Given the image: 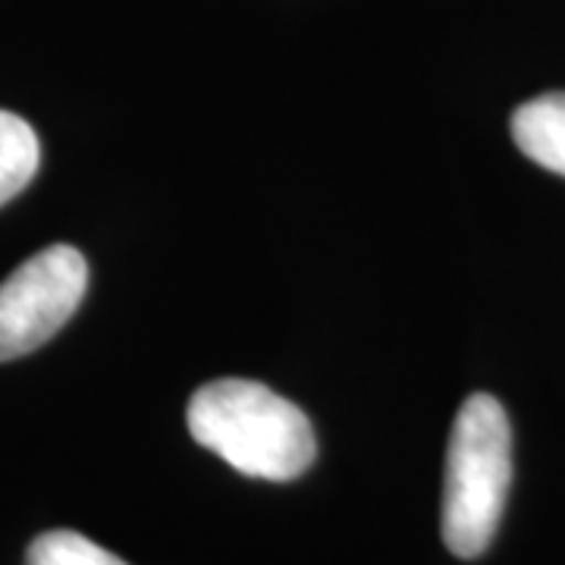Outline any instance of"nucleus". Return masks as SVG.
I'll return each mask as SVG.
<instances>
[{
  "label": "nucleus",
  "mask_w": 565,
  "mask_h": 565,
  "mask_svg": "<svg viewBox=\"0 0 565 565\" xmlns=\"http://www.w3.org/2000/svg\"><path fill=\"white\" fill-rule=\"evenodd\" d=\"M512 139L527 161L565 177V92H550L512 114Z\"/></svg>",
  "instance_id": "obj_4"
},
{
  "label": "nucleus",
  "mask_w": 565,
  "mask_h": 565,
  "mask_svg": "<svg viewBox=\"0 0 565 565\" xmlns=\"http://www.w3.org/2000/svg\"><path fill=\"white\" fill-rule=\"evenodd\" d=\"M41 145L29 122L0 110V204L17 199L39 173Z\"/></svg>",
  "instance_id": "obj_5"
},
{
  "label": "nucleus",
  "mask_w": 565,
  "mask_h": 565,
  "mask_svg": "<svg viewBox=\"0 0 565 565\" xmlns=\"http://www.w3.org/2000/svg\"><path fill=\"white\" fill-rule=\"evenodd\" d=\"M192 440L239 475L262 481H292L318 456L315 427L299 405L258 381H211L189 399Z\"/></svg>",
  "instance_id": "obj_1"
},
{
  "label": "nucleus",
  "mask_w": 565,
  "mask_h": 565,
  "mask_svg": "<svg viewBox=\"0 0 565 565\" xmlns=\"http://www.w3.org/2000/svg\"><path fill=\"white\" fill-rule=\"evenodd\" d=\"M88 264L73 245H51L0 282V362L35 352L79 308Z\"/></svg>",
  "instance_id": "obj_3"
},
{
  "label": "nucleus",
  "mask_w": 565,
  "mask_h": 565,
  "mask_svg": "<svg viewBox=\"0 0 565 565\" xmlns=\"http://www.w3.org/2000/svg\"><path fill=\"white\" fill-rule=\"evenodd\" d=\"M25 565H126L120 556L107 553L104 546L88 541L79 531H47L39 534L29 553Z\"/></svg>",
  "instance_id": "obj_6"
},
{
  "label": "nucleus",
  "mask_w": 565,
  "mask_h": 565,
  "mask_svg": "<svg viewBox=\"0 0 565 565\" xmlns=\"http://www.w3.org/2000/svg\"><path fill=\"white\" fill-rule=\"evenodd\" d=\"M512 484V427L487 393L468 396L446 449L444 544L459 559L481 556L503 519Z\"/></svg>",
  "instance_id": "obj_2"
}]
</instances>
